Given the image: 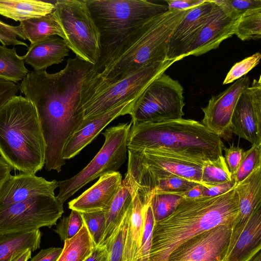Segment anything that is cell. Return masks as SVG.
I'll return each instance as SVG.
<instances>
[{
    "label": "cell",
    "instance_id": "cell-6",
    "mask_svg": "<svg viewBox=\"0 0 261 261\" xmlns=\"http://www.w3.org/2000/svg\"><path fill=\"white\" fill-rule=\"evenodd\" d=\"M100 34L101 50L117 42L139 23L168 10L147 0H85Z\"/></svg>",
    "mask_w": 261,
    "mask_h": 261
},
{
    "label": "cell",
    "instance_id": "cell-44",
    "mask_svg": "<svg viewBox=\"0 0 261 261\" xmlns=\"http://www.w3.org/2000/svg\"><path fill=\"white\" fill-rule=\"evenodd\" d=\"M62 251L60 247L42 249L30 261H57Z\"/></svg>",
    "mask_w": 261,
    "mask_h": 261
},
{
    "label": "cell",
    "instance_id": "cell-22",
    "mask_svg": "<svg viewBox=\"0 0 261 261\" xmlns=\"http://www.w3.org/2000/svg\"><path fill=\"white\" fill-rule=\"evenodd\" d=\"M130 190L133 196L132 208L126 235L122 261H139L146 203L144 198L136 191L130 188Z\"/></svg>",
    "mask_w": 261,
    "mask_h": 261
},
{
    "label": "cell",
    "instance_id": "cell-1",
    "mask_svg": "<svg viewBox=\"0 0 261 261\" xmlns=\"http://www.w3.org/2000/svg\"><path fill=\"white\" fill-rule=\"evenodd\" d=\"M93 65L78 57L67 60L55 73H29L20 90L35 107L46 145L45 168L59 172L65 164L63 148L84 120L81 106L83 84Z\"/></svg>",
    "mask_w": 261,
    "mask_h": 261
},
{
    "label": "cell",
    "instance_id": "cell-10",
    "mask_svg": "<svg viewBox=\"0 0 261 261\" xmlns=\"http://www.w3.org/2000/svg\"><path fill=\"white\" fill-rule=\"evenodd\" d=\"M176 62L167 59L147 64L95 94L82 107L84 113L82 124L122 103L137 99L154 80Z\"/></svg>",
    "mask_w": 261,
    "mask_h": 261
},
{
    "label": "cell",
    "instance_id": "cell-47",
    "mask_svg": "<svg viewBox=\"0 0 261 261\" xmlns=\"http://www.w3.org/2000/svg\"><path fill=\"white\" fill-rule=\"evenodd\" d=\"M205 187L197 184L190 189L178 193H175L182 197L184 199H194L203 197V192Z\"/></svg>",
    "mask_w": 261,
    "mask_h": 261
},
{
    "label": "cell",
    "instance_id": "cell-14",
    "mask_svg": "<svg viewBox=\"0 0 261 261\" xmlns=\"http://www.w3.org/2000/svg\"><path fill=\"white\" fill-rule=\"evenodd\" d=\"M250 83L249 76H243L217 95L212 96L206 106L201 108L204 114L201 123L220 137L229 132L237 101Z\"/></svg>",
    "mask_w": 261,
    "mask_h": 261
},
{
    "label": "cell",
    "instance_id": "cell-3",
    "mask_svg": "<svg viewBox=\"0 0 261 261\" xmlns=\"http://www.w3.org/2000/svg\"><path fill=\"white\" fill-rule=\"evenodd\" d=\"M236 186L216 196L184 199L170 215L155 222L148 261H168L174 250L194 236L233 225L238 215Z\"/></svg>",
    "mask_w": 261,
    "mask_h": 261
},
{
    "label": "cell",
    "instance_id": "cell-7",
    "mask_svg": "<svg viewBox=\"0 0 261 261\" xmlns=\"http://www.w3.org/2000/svg\"><path fill=\"white\" fill-rule=\"evenodd\" d=\"M54 13L67 46L76 57L95 65L101 54L100 34L85 0H58Z\"/></svg>",
    "mask_w": 261,
    "mask_h": 261
},
{
    "label": "cell",
    "instance_id": "cell-29",
    "mask_svg": "<svg viewBox=\"0 0 261 261\" xmlns=\"http://www.w3.org/2000/svg\"><path fill=\"white\" fill-rule=\"evenodd\" d=\"M29 73L22 57L17 54L15 47L0 45V77L17 83Z\"/></svg>",
    "mask_w": 261,
    "mask_h": 261
},
{
    "label": "cell",
    "instance_id": "cell-21",
    "mask_svg": "<svg viewBox=\"0 0 261 261\" xmlns=\"http://www.w3.org/2000/svg\"><path fill=\"white\" fill-rule=\"evenodd\" d=\"M68 54L69 48L64 40L59 36H51L31 44L22 58L34 71H38L62 62Z\"/></svg>",
    "mask_w": 261,
    "mask_h": 261
},
{
    "label": "cell",
    "instance_id": "cell-35",
    "mask_svg": "<svg viewBox=\"0 0 261 261\" xmlns=\"http://www.w3.org/2000/svg\"><path fill=\"white\" fill-rule=\"evenodd\" d=\"M81 214L95 247L98 246L102 241L105 230V212L99 211Z\"/></svg>",
    "mask_w": 261,
    "mask_h": 261
},
{
    "label": "cell",
    "instance_id": "cell-51",
    "mask_svg": "<svg viewBox=\"0 0 261 261\" xmlns=\"http://www.w3.org/2000/svg\"><path fill=\"white\" fill-rule=\"evenodd\" d=\"M249 261H261L260 251L257 252Z\"/></svg>",
    "mask_w": 261,
    "mask_h": 261
},
{
    "label": "cell",
    "instance_id": "cell-12",
    "mask_svg": "<svg viewBox=\"0 0 261 261\" xmlns=\"http://www.w3.org/2000/svg\"><path fill=\"white\" fill-rule=\"evenodd\" d=\"M233 225H219L194 236L174 250L168 261H223Z\"/></svg>",
    "mask_w": 261,
    "mask_h": 261
},
{
    "label": "cell",
    "instance_id": "cell-32",
    "mask_svg": "<svg viewBox=\"0 0 261 261\" xmlns=\"http://www.w3.org/2000/svg\"><path fill=\"white\" fill-rule=\"evenodd\" d=\"M231 180V175L223 155L215 160L203 161L201 182L205 187L208 188Z\"/></svg>",
    "mask_w": 261,
    "mask_h": 261
},
{
    "label": "cell",
    "instance_id": "cell-23",
    "mask_svg": "<svg viewBox=\"0 0 261 261\" xmlns=\"http://www.w3.org/2000/svg\"><path fill=\"white\" fill-rule=\"evenodd\" d=\"M238 215L234 224L245 221L261 204V167L237 184Z\"/></svg>",
    "mask_w": 261,
    "mask_h": 261
},
{
    "label": "cell",
    "instance_id": "cell-19",
    "mask_svg": "<svg viewBox=\"0 0 261 261\" xmlns=\"http://www.w3.org/2000/svg\"><path fill=\"white\" fill-rule=\"evenodd\" d=\"M238 18L228 14L216 3L212 14L189 48L186 57L199 56L218 48L222 41L234 35Z\"/></svg>",
    "mask_w": 261,
    "mask_h": 261
},
{
    "label": "cell",
    "instance_id": "cell-38",
    "mask_svg": "<svg viewBox=\"0 0 261 261\" xmlns=\"http://www.w3.org/2000/svg\"><path fill=\"white\" fill-rule=\"evenodd\" d=\"M197 183L181 177L171 175L158 180L150 194L154 192L178 193L190 189ZM150 199V197H149Z\"/></svg>",
    "mask_w": 261,
    "mask_h": 261
},
{
    "label": "cell",
    "instance_id": "cell-34",
    "mask_svg": "<svg viewBox=\"0 0 261 261\" xmlns=\"http://www.w3.org/2000/svg\"><path fill=\"white\" fill-rule=\"evenodd\" d=\"M260 167L261 146L252 145L250 149L245 151L240 166L231 178L238 184Z\"/></svg>",
    "mask_w": 261,
    "mask_h": 261
},
{
    "label": "cell",
    "instance_id": "cell-30",
    "mask_svg": "<svg viewBox=\"0 0 261 261\" xmlns=\"http://www.w3.org/2000/svg\"><path fill=\"white\" fill-rule=\"evenodd\" d=\"M234 35L242 41L261 38V8L246 11L238 18Z\"/></svg>",
    "mask_w": 261,
    "mask_h": 261
},
{
    "label": "cell",
    "instance_id": "cell-49",
    "mask_svg": "<svg viewBox=\"0 0 261 261\" xmlns=\"http://www.w3.org/2000/svg\"><path fill=\"white\" fill-rule=\"evenodd\" d=\"M11 167L0 158V190L11 175Z\"/></svg>",
    "mask_w": 261,
    "mask_h": 261
},
{
    "label": "cell",
    "instance_id": "cell-37",
    "mask_svg": "<svg viewBox=\"0 0 261 261\" xmlns=\"http://www.w3.org/2000/svg\"><path fill=\"white\" fill-rule=\"evenodd\" d=\"M154 223L152 208L149 201L145 205L144 225L139 252V261L149 260Z\"/></svg>",
    "mask_w": 261,
    "mask_h": 261
},
{
    "label": "cell",
    "instance_id": "cell-2",
    "mask_svg": "<svg viewBox=\"0 0 261 261\" xmlns=\"http://www.w3.org/2000/svg\"><path fill=\"white\" fill-rule=\"evenodd\" d=\"M191 9H168L144 20L115 44L102 49L82 88L81 105L145 65L167 59L170 37Z\"/></svg>",
    "mask_w": 261,
    "mask_h": 261
},
{
    "label": "cell",
    "instance_id": "cell-43",
    "mask_svg": "<svg viewBox=\"0 0 261 261\" xmlns=\"http://www.w3.org/2000/svg\"><path fill=\"white\" fill-rule=\"evenodd\" d=\"M20 90L16 83L0 77V110Z\"/></svg>",
    "mask_w": 261,
    "mask_h": 261
},
{
    "label": "cell",
    "instance_id": "cell-42",
    "mask_svg": "<svg viewBox=\"0 0 261 261\" xmlns=\"http://www.w3.org/2000/svg\"><path fill=\"white\" fill-rule=\"evenodd\" d=\"M224 159L231 175H233L238 169L243 159L245 151L239 146L233 144L229 147H224Z\"/></svg>",
    "mask_w": 261,
    "mask_h": 261
},
{
    "label": "cell",
    "instance_id": "cell-9",
    "mask_svg": "<svg viewBox=\"0 0 261 261\" xmlns=\"http://www.w3.org/2000/svg\"><path fill=\"white\" fill-rule=\"evenodd\" d=\"M183 94L179 82L163 73L136 100L130 114L132 124L182 118L185 106Z\"/></svg>",
    "mask_w": 261,
    "mask_h": 261
},
{
    "label": "cell",
    "instance_id": "cell-36",
    "mask_svg": "<svg viewBox=\"0 0 261 261\" xmlns=\"http://www.w3.org/2000/svg\"><path fill=\"white\" fill-rule=\"evenodd\" d=\"M84 222L80 213L71 210L70 214L64 217L57 225L55 232L64 242L73 238L80 230Z\"/></svg>",
    "mask_w": 261,
    "mask_h": 261
},
{
    "label": "cell",
    "instance_id": "cell-48",
    "mask_svg": "<svg viewBox=\"0 0 261 261\" xmlns=\"http://www.w3.org/2000/svg\"><path fill=\"white\" fill-rule=\"evenodd\" d=\"M85 261H108L107 250L104 246L95 247L89 257Z\"/></svg>",
    "mask_w": 261,
    "mask_h": 261
},
{
    "label": "cell",
    "instance_id": "cell-31",
    "mask_svg": "<svg viewBox=\"0 0 261 261\" xmlns=\"http://www.w3.org/2000/svg\"><path fill=\"white\" fill-rule=\"evenodd\" d=\"M132 205L109 238L100 246L107 250L108 261H122L127 227Z\"/></svg>",
    "mask_w": 261,
    "mask_h": 261
},
{
    "label": "cell",
    "instance_id": "cell-27",
    "mask_svg": "<svg viewBox=\"0 0 261 261\" xmlns=\"http://www.w3.org/2000/svg\"><path fill=\"white\" fill-rule=\"evenodd\" d=\"M133 196L129 187L123 181L120 190L115 196L109 210L105 212V230L99 246L109 238L119 225L128 209L132 206Z\"/></svg>",
    "mask_w": 261,
    "mask_h": 261
},
{
    "label": "cell",
    "instance_id": "cell-52",
    "mask_svg": "<svg viewBox=\"0 0 261 261\" xmlns=\"http://www.w3.org/2000/svg\"><path fill=\"white\" fill-rule=\"evenodd\" d=\"M251 258H250V259H246V260H245L244 261H249Z\"/></svg>",
    "mask_w": 261,
    "mask_h": 261
},
{
    "label": "cell",
    "instance_id": "cell-25",
    "mask_svg": "<svg viewBox=\"0 0 261 261\" xmlns=\"http://www.w3.org/2000/svg\"><path fill=\"white\" fill-rule=\"evenodd\" d=\"M42 232L39 229L22 233L0 235V261H11L27 249L40 248Z\"/></svg>",
    "mask_w": 261,
    "mask_h": 261
},
{
    "label": "cell",
    "instance_id": "cell-40",
    "mask_svg": "<svg viewBox=\"0 0 261 261\" xmlns=\"http://www.w3.org/2000/svg\"><path fill=\"white\" fill-rule=\"evenodd\" d=\"M229 15L239 18L246 11L261 8V0H215Z\"/></svg>",
    "mask_w": 261,
    "mask_h": 261
},
{
    "label": "cell",
    "instance_id": "cell-5",
    "mask_svg": "<svg viewBox=\"0 0 261 261\" xmlns=\"http://www.w3.org/2000/svg\"><path fill=\"white\" fill-rule=\"evenodd\" d=\"M46 145L36 109L16 96L0 110V156L11 167L35 174L45 164Z\"/></svg>",
    "mask_w": 261,
    "mask_h": 261
},
{
    "label": "cell",
    "instance_id": "cell-8",
    "mask_svg": "<svg viewBox=\"0 0 261 261\" xmlns=\"http://www.w3.org/2000/svg\"><path fill=\"white\" fill-rule=\"evenodd\" d=\"M131 126V122L123 123L107 129L102 133L105 142L93 160L72 177L58 181L56 197L61 203L92 180L117 171L126 160Z\"/></svg>",
    "mask_w": 261,
    "mask_h": 261
},
{
    "label": "cell",
    "instance_id": "cell-45",
    "mask_svg": "<svg viewBox=\"0 0 261 261\" xmlns=\"http://www.w3.org/2000/svg\"><path fill=\"white\" fill-rule=\"evenodd\" d=\"M236 185L237 184L232 179L231 181L226 183L212 186L208 188L205 187L203 192V197H214L223 194Z\"/></svg>",
    "mask_w": 261,
    "mask_h": 261
},
{
    "label": "cell",
    "instance_id": "cell-15",
    "mask_svg": "<svg viewBox=\"0 0 261 261\" xmlns=\"http://www.w3.org/2000/svg\"><path fill=\"white\" fill-rule=\"evenodd\" d=\"M215 5V0H204L189 10L170 37L167 59L178 61L186 57L188 50L208 21Z\"/></svg>",
    "mask_w": 261,
    "mask_h": 261
},
{
    "label": "cell",
    "instance_id": "cell-4",
    "mask_svg": "<svg viewBox=\"0 0 261 261\" xmlns=\"http://www.w3.org/2000/svg\"><path fill=\"white\" fill-rule=\"evenodd\" d=\"M224 147L201 122L182 118L132 124L127 143V150L158 149L199 161L217 159Z\"/></svg>",
    "mask_w": 261,
    "mask_h": 261
},
{
    "label": "cell",
    "instance_id": "cell-41",
    "mask_svg": "<svg viewBox=\"0 0 261 261\" xmlns=\"http://www.w3.org/2000/svg\"><path fill=\"white\" fill-rule=\"evenodd\" d=\"M18 38L25 40L20 26H13L0 20V43L4 46L19 45L29 47L27 43Z\"/></svg>",
    "mask_w": 261,
    "mask_h": 261
},
{
    "label": "cell",
    "instance_id": "cell-24",
    "mask_svg": "<svg viewBox=\"0 0 261 261\" xmlns=\"http://www.w3.org/2000/svg\"><path fill=\"white\" fill-rule=\"evenodd\" d=\"M54 4L37 0H0V15L16 21L40 17L53 12Z\"/></svg>",
    "mask_w": 261,
    "mask_h": 261
},
{
    "label": "cell",
    "instance_id": "cell-17",
    "mask_svg": "<svg viewBox=\"0 0 261 261\" xmlns=\"http://www.w3.org/2000/svg\"><path fill=\"white\" fill-rule=\"evenodd\" d=\"M122 175L118 171L101 175L90 188L68 203L69 208L80 213L106 212L120 190Z\"/></svg>",
    "mask_w": 261,
    "mask_h": 261
},
{
    "label": "cell",
    "instance_id": "cell-28",
    "mask_svg": "<svg viewBox=\"0 0 261 261\" xmlns=\"http://www.w3.org/2000/svg\"><path fill=\"white\" fill-rule=\"evenodd\" d=\"M95 248L84 223L75 236L64 241L62 251L57 261H85Z\"/></svg>",
    "mask_w": 261,
    "mask_h": 261
},
{
    "label": "cell",
    "instance_id": "cell-13",
    "mask_svg": "<svg viewBox=\"0 0 261 261\" xmlns=\"http://www.w3.org/2000/svg\"><path fill=\"white\" fill-rule=\"evenodd\" d=\"M229 131L261 146V81L254 79L241 93L234 108Z\"/></svg>",
    "mask_w": 261,
    "mask_h": 261
},
{
    "label": "cell",
    "instance_id": "cell-20",
    "mask_svg": "<svg viewBox=\"0 0 261 261\" xmlns=\"http://www.w3.org/2000/svg\"><path fill=\"white\" fill-rule=\"evenodd\" d=\"M136 100L122 103L83 123L66 143L62 151L63 159L69 160L78 154L116 118L126 114L130 115Z\"/></svg>",
    "mask_w": 261,
    "mask_h": 261
},
{
    "label": "cell",
    "instance_id": "cell-11",
    "mask_svg": "<svg viewBox=\"0 0 261 261\" xmlns=\"http://www.w3.org/2000/svg\"><path fill=\"white\" fill-rule=\"evenodd\" d=\"M64 213L55 194L44 195L0 209V235L51 228Z\"/></svg>",
    "mask_w": 261,
    "mask_h": 261
},
{
    "label": "cell",
    "instance_id": "cell-16",
    "mask_svg": "<svg viewBox=\"0 0 261 261\" xmlns=\"http://www.w3.org/2000/svg\"><path fill=\"white\" fill-rule=\"evenodd\" d=\"M261 249V204L245 221L234 224L223 261H244Z\"/></svg>",
    "mask_w": 261,
    "mask_h": 261
},
{
    "label": "cell",
    "instance_id": "cell-50",
    "mask_svg": "<svg viewBox=\"0 0 261 261\" xmlns=\"http://www.w3.org/2000/svg\"><path fill=\"white\" fill-rule=\"evenodd\" d=\"M32 252L30 249H27L18 255L11 261H28L29 259L31 258Z\"/></svg>",
    "mask_w": 261,
    "mask_h": 261
},
{
    "label": "cell",
    "instance_id": "cell-33",
    "mask_svg": "<svg viewBox=\"0 0 261 261\" xmlns=\"http://www.w3.org/2000/svg\"><path fill=\"white\" fill-rule=\"evenodd\" d=\"M184 199L175 193L154 192L150 194V204L154 221L170 215Z\"/></svg>",
    "mask_w": 261,
    "mask_h": 261
},
{
    "label": "cell",
    "instance_id": "cell-26",
    "mask_svg": "<svg viewBox=\"0 0 261 261\" xmlns=\"http://www.w3.org/2000/svg\"><path fill=\"white\" fill-rule=\"evenodd\" d=\"M20 22L23 36L31 44L51 36H58L63 39V31L54 12Z\"/></svg>",
    "mask_w": 261,
    "mask_h": 261
},
{
    "label": "cell",
    "instance_id": "cell-46",
    "mask_svg": "<svg viewBox=\"0 0 261 261\" xmlns=\"http://www.w3.org/2000/svg\"><path fill=\"white\" fill-rule=\"evenodd\" d=\"M204 0H166L168 9L184 10L192 8Z\"/></svg>",
    "mask_w": 261,
    "mask_h": 261
},
{
    "label": "cell",
    "instance_id": "cell-39",
    "mask_svg": "<svg viewBox=\"0 0 261 261\" xmlns=\"http://www.w3.org/2000/svg\"><path fill=\"white\" fill-rule=\"evenodd\" d=\"M260 58L261 54L257 52L236 63L227 73L223 82V84L226 85L234 82L245 76L247 73L259 64Z\"/></svg>",
    "mask_w": 261,
    "mask_h": 261
},
{
    "label": "cell",
    "instance_id": "cell-18",
    "mask_svg": "<svg viewBox=\"0 0 261 261\" xmlns=\"http://www.w3.org/2000/svg\"><path fill=\"white\" fill-rule=\"evenodd\" d=\"M58 181L47 180L35 174L10 175L0 190V209L41 195L54 194Z\"/></svg>",
    "mask_w": 261,
    "mask_h": 261
}]
</instances>
